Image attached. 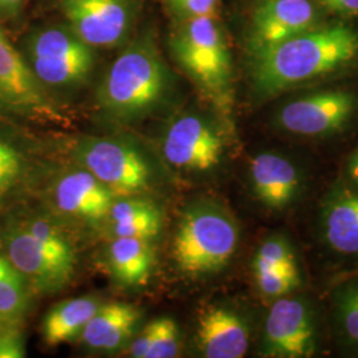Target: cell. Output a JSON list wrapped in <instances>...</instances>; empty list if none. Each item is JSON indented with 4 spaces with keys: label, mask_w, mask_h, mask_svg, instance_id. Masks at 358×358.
<instances>
[{
    "label": "cell",
    "mask_w": 358,
    "mask_h": 358,
    "mask_svg": "<svg viewBox=\"0 0 358 358\" xmlns=\"http://www.w3.org/2000/svg\"><path fill=\"white\" fill-rule=\"evenodd\" d=\"M176 93V76L153 27L137 31L106 69L94 94L99 120L127 128L162 110Z\"/></svg>",
    "instance_id": "cell-1"
},
{
    "label": "cell",
    "mask_w": 358,
    "mask_h": 358,
    "mask_svg": "<svg viewBox=\"0 0 358 358\" xmlns=\"http://www.w3.org/2000/svg\"><path fill=\"white\" fill-rule=\"evenodd\" d=\"M357 60V31L343 23H321L250 57L251 88L257 99L267 100L337 73Z\"/></svg>",
    "instance_id": "cell-2"
},
{
    "label": "cell",
    "mask_w": 358,
    "mask_h": 358,
    "mask_svg": "<svg viewBox=\"0 0 358 358\" xmlns=\"http://www.w3.org/2000/svg\"><path fill=\"white\" fill-rule=\"evenodd\" d=\"M167 45L176 64L231 128L234 66L217 15L174 20Z\"/></svg>",
    "instance_id": "cell-3"
},
{
    "label": "cell",
    "mask_w": 358,
    "mask_h": 358,
    "mask_svg": "<svg viewBox=\"0 0 358 358\" xmlns=\"http://www.w3.org/2000/svg\"><path fill=\"white\" fill-rule=\"evenodd\" d=\"M72 164L84 167L115 196L148 195L165 183V166L136 137L80 136L69 149Z\"/></svg>",
    "instance_id": "cell-4"
},
{
    "label": "cell",
    "mask_w": 358,
    "mask_h": 358,
    "mask_svg": "<svg viewBox=\"0 0 358 358\" xmlns=\"http://www.w3.org/2000/svg\"><path fill=\"white\" fill-rule=\"evenodd\" d=\"M239 239V224L224 206L210 199L195 201L179 217L173 259L185 276H211L229 266Z\"/></svg>",
    "instance_id": "cell-5"
},
{
    "label": "cell",
    "mask_w": 358,
    "mask_h": 358,
    "mask_svg": "<svg viewBox=\"0 0 358 358\" xmlns=\"http://www.w3.org/2000/svg\"><path fill=\"white\" fill-rule=\"evenodd\" d=\"M96 51L63 23L31 31L20 52L32 73L52 93L87 85L97 63Z\"/></svg>",
    "instance_id": "cell-6"
},
{
    "label": "cell",
    "mask_w": 358,
    "mask_h": 358,
    "mask_svg": "<svg viewBox=\"0 0 358 358\" xmlns=\"http://www.w3.org/2000/svg\"><path fill=\"white\" fill-rule=\"evenodd\" d=\"M230 127L219 115L183 110L169 121L159 141L167 166L187 173H208L223 162Z\"/></svg>",
    "instance_id": "cell-7"
},
{
    "label": "cell",
    "mask_w": 358,
    "mask_h": 358,
    "mask_svg": "<svg viewBox=\"0 0 358 358\" xmlns=\"http://www.w3.org/2000/svg\"><path fill=\"white\" fill-rule=\"evenodd\" d=\"M0 115L43 125H65L69 118L45 90L0 28Z\"/></svg>",
    "instance_id": "cell-8"
},
{
    "label": "cell",
    "mask_w": 358,
    "mask_h": 358,
    "mask_svg": "<svg viewBox=\"0 0 358 358\" xmlns=\"http://www.w3.org/2000/svg\"><path fill=\"white\" fill-rule=\"evenodd\" d=\"M57 10L78 38L94 50L122 48L137 32L141 0H56Z\"/></svg>",
    "instance_id": "cell-9"
},
{
    "label": "cell",
    "mask_w": 358,
    "mask_h": 358,
    "mask_svg": "<svg viewBox=\"0 0 358 358\" xmlns=\"http://www.w3.org/2000/svg\"><path fill=\"white\" fill-rule=\"evenodd\" d=\"M0 250L26 279L32 294H56L75 276L77 259L59 254L13 217L0 231Z\"/></svg>",
    "instance_id": "cell-10"
},
{
    "label": "cell",
    "mask_w": 358,
    "mask_h": 358,
    "mask_svg": "<svg viewBox=\"0 0 358 358\" xmlns=\"http://www.w3.org/2000/svg\"><path fill=\"white\" fill-rule=\"evenodd\" d=\"M45 208L66 224L103 226L115 195L84 167L72 164L53 174L45 189Z\"/></svg>",
    "instance_id": "cell-11"
},
{
    "label": "cell",
    "mask_w": 358,
    "mask_h": 358,
    "mask_svg": "<svg viewBox=\"0 0 358 358\" xmlns=\"http://www.w3.org/2000/svg\"><path fill=\"white\" fill-rule=\"evenodd\" d=\"M357 110L356 93L345 90H320L284 103L275 115V127L299 137H328L344 130Z\"/></svg>",
    "instance_id": "cell-12"
},
{
    "label": "cell",
    "mask_w": 358,
    "mask_h": 358,
    "mask_svg": "<svg viewBox=\"0 0 358 358\" xmlns=\"http://www.w3.org/2000/svg\"><path fill=\"white\" fill-rule=\"evenodd\" d=\"M319 349V329L306 297L273 300L264 322L259 355L268 358H309Z\"/></svg>",
    "instance_id": "cell-13"
},
{
    "label": "cell",
    "mask_w": 358,
    "mask_h": 358,
    "mask_svg": "<svg viewBox=\"0 0 358 358\" xmlns=\"http://www.w3.org/2000/svg\"><path fill=\"white\" fill-rule=\"evenodd\" d=\"M320 24V8L312 0H256L247 27V55L254 57Z\"/></svg>",
    "instance_id": "cell-14"
},
{
    "label": "cell",
    "mask_w": 358,
    "mask_h": 358,
    "mask_svg": "<svg viewBox=\"0 0 358 358\" xmlns=\"http://www.w3.org/2000/svg\"><path fill=\"white\" fill-rule=\"evenodd\" d=\"M248 176L254 196L271 211L294 205L304 187L301 170L282 154H257L250 162Z\"/></svg>",
    "instance_id": "cell-15"
},
{
    "label": "cell",
    "mask_w": 358,
    "mask_h": 358,
    "mask_svg": "<svg viewBox=\"0 0 358 358\" xmlns=\"http://www.w3.org/2000/svg\"><path fill=\"white\" fill-rule=\"evenodd\" d=\"M250 341V322L235 308L214 304L201 313L195 343L202 357H244Z\"/></svg>",
    "instance_id": "cell-16"
},
{
    "label": "cell",
    "mask_w": 358,
    "mask_h": 358,
    "mask_svg": "<svg viewBox=\"0 0 358 358\" xmlns=\"http://www.w3.org/2000/svg\"><path fill=\"white\" fill-rule=\"evenodd\" d=\"M141 319V309L133 304L103 303L78 340L88 350L113 355L128 345Z\"/></svg>",
    "instance_id": "cell-17"
},
{
    "label": "cell",
    "mask_w": 358,
    "mask_h": 358,
    "mask_svg": "<svg viewBox=\"0 0 358 358\" xmlns=\"http://www.w3.org/2000/svg\"><path fill=\"white\" fill-rule=\"evenodd\" d=\"M103 226L112 238H138L153 242L164 226V213L148 195L115 196Z\"/></svg>",
    "instance_id": "cell-18"
},
{
    "label": "cell",
    "mask_w": 358,
    "mask_h": 358,
    "mask_svg": "<svg viewBox=\"0 0 358 358\" xmlns=\"http://www.w3.org/2000/svg\"><path fill=\"white\" fill-rule=\"evenodd\" d=\"M35 174V152L29 141L0 125V213L26 190Z\"/></svg>",
    "instance_id": "cell-19"
},
{
    "label": "cell",
    "mask_w": 358,
    "mask_h": 358,
    "mask_svg": "<svg viewBox=\"0 0 358 358\" xmlns=\"http://www.w3.org/2000/svg\"><path fill=\"white\" fill-rule=\"evenodd\" d=\"M321 235L334 252L358 255V190L338 187L325 199Z\"/></svg>",
    "instance_id": "cell-20"
},
{
    "label": "cell",
    "mask_w": 358,
    "mask_h": 358,
    "mask_svg": "<svg viewBox=\"0 0 358 358\" xmlns=\"http://www.w3.org/2000/svg\"><path fill=\"white\" fill-rule=\"evenodd\" d=\"M154 257L152 242L138 238H112L103 252V262L110 276L125 287H137L148 282Z\"/></svg>",
    "instance_id": "cell-21"
},
{
    "label": "cell",
    "mask_w": 358,
    "mask_h": 358,
    "mask_svg": "<svg viewBox=\"0 0 358 358\" xmlns=\"http://www.w3.org/2000/svg\"><path fill=\"white\" fill-rule=\"evenodd\" d=\"M101 306L103 300L93 294L68 299L53 306L41 324L44 343L59 346L76 341Z\"/></svg>",
    "instance_id": "cell-22"
},
{
    "label": "cell",
    "mask_w": 358,
    "mask_h": 358,
    "mask_svg": "<svg viewBox=\"0 0 358 358\" xmlns=\"http://www.w3.org/2000/svg\"><path fill=\"white\" fill-rule=\"evenodd\" d=\"M32 291L26 279L0 250V322L13 324L24 319Z\"/></svg>",
    "instance_id": "cell-23"
},
{
    "label": "cell",
    "mask_w": 358,
    "mask_h": 358,
    "mask_svg": "<svg viewBox=\"0 0 358 358\" xmlns=\"http://www.w3.org/2000/svg\"><path fill=\"white\" fill-rule=\"evenodd\" d=\"M333 310L338 332L349 345L358 350V280L346 282L336 291Z\"/></svg>",
    "instance_id": "cell-24"
},
{
    "label": "cell",
    "mask_w": 358,
    "mask_h": 358,
    "mask_svg": "<svg viewBox=\"0 0 358 358\" xmlns=\"http://www.w3.org/2000/svg\"><path fill=\"white\" fill-rule=\"evenodd\" d=\"M256 287L264 299L276 300L294 294L301 285L299 263H288L278 268L262 269L254 272Z\"/></svg>",
    "instance_id": "cell-25"
},
{
    "label": "cell",
    "mask_w": 358,
    "mask_h": 358,
    "mask_svg": "<svg viewBox=\"0 0 358 358\" xmlns=\"http://www.w3.org/2000/svg\"><path fill=\"white\" fill-rule=\"evenodd\" d=\"M297 262L294 247L282 235H271L256 250L252 260V272L262 269L278 268Z\"/></svg>",
    "instance_id": "cell-26"
},
{
    "label": "cell",
    "mask_w": 358,
    "mask_h": 358,
    "mask_svg": "<svg viewBox=\"0 0 358 358\" xmlns=\"http://www.w3.org/2000/svg\"><path fill=\"white\" fill-rule=\"evenodd\" d=\"M153 321V340L146 358L177 357L180 352V331L177 321L169 316Z\"/></svg>",
    "instance_id": "cell-27"
},
{
    "label": "cell",
    "mask_w": 358,
    "mask_h": 358,
    "mask_svg": "<svg viewBox=\"0 0 358 358\" xmlns=\"http://www.w3.org/2000/svg\"><path fill=\"white\" fill-rule=\"evenodd\" d=\"M174 20H185L206 15H217L220 0H158Z\"/></svg>",
    "instance_id": "cell-28"
},
{
    "label": "cell",
    "mask_w": 358,
    "mask_h": 358,
    "mask_svg": "<svg viewBox=\"0 0 358 358\" xmlns=\"http://www.w3.org/2000/svg\"><path fill=\"white\" fill-rule=\"evenodd\" d=\"M26 357V348L22 333L13 324L0 322V358Z\"/></svg>",
    "instance_id": "cell-29"
},
{
    "label": "cell",
    "mask_w": 358,
    "mask_h": 358,
    "mask_svg": "<svg viewBox=\"0 0 358 358\" xmlns=\"http://www.w3.org/2000/svg\"><path fill=\"white\" fill-rule=\"evenodd\" d=\"M316 3L345 17L358 16V0H316Z\"/></svg>",
    "instance_id": "cell-30"
},
{
    "label": "cell",
    "mask_w": 358,
    "mask_h": 358,
    "mask_svg": "<svg viewBox=\"0 0 358 358\" xmlns=\"http://www.w3.org/2000/svg\"><path fill=\"white\" fill-rule=\"evenodd\" d=\"M26 0H3L1 1V11L0 17H15L17 16L24 4Z\"/></svg>",
    "instance_id": "cell-31"
},
{
    "label": "cell",
    "mask_w": 358,
    "mask_h": 358,
    "mask_svg": "<svg viewBox=\"0 0 358 358\" xmlns=\"http://www.w3.org/2000/svg\"><path fill=\"white\" fill-rule=\"evenodd\" d=\"M346 176L352 182L353 187L358 190V148L349 155L346 161Z\"/></svg>",
    "instance_id": "cell-32"
},
{
    "label": "cell",
    "mask_w": 358,
    "mask_h": 358,
    "mask_svg": "<svg viewBox=\"0 0 358 358\" xmlns=\"http://www.w3.org/2000/svg\"><path fill=\"white\" fill-rule=\"evenodd\" d=\"M1 1H3V0H0V11H1Z\"/></svg>",
    "instance_id": "cell-33"
}]
</instances>
